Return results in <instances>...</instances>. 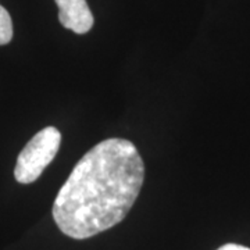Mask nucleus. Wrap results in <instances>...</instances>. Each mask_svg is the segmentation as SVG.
<instances>
[{
	"label": "nucleus",
	"instance_id": "obj_1",
	"mask_svg": "<svg viewBox=\"0 0 250 250\" xmlns=\"http://www.w3.org/2000/svg\"><path fill=\"white\" fill-rule=\"evenodd\" d=\"M145 181V164L135 145L111 138L81 159L54 199L59 229L74 239H88L124 220Z\"/></svg>",
	"mask_w": 250,
	"mask_h": 250
},
{
	"label": "nucleus",
	"instance_id": "obj_2",
	"mask_svg": "<svg viewBox=\"0 0 250 250\" xmlns=\"http://www.w3.org/2000/svg\"><path fill=\"white\" fill-rule=\"evenodd\" d=\"M62 134L57 128L47 126L27 143L18 154L14 177L20 184H32L42 175L46 167L53 161L60 149Z\"/></svg>",
	"mask_w": 250,
	"mask_h": 250
},
{
	"label": "nucleus",
	"instance_id": "obj_3",
	"mask_svg": "<svg viewBox=\"0 0 250 250\" xmlns=\"http://www.w3.org/2000/svg\"><path fill=\"white\" fill-rule=\"evenodd\" d=\"M59 7V21L75 34H86L93 27V14L86 0H54Z\"/></svg>",
	"mask_w": 250,
	"mask_h": 250
},
{
	"label": "nucleus",
	"instance_id": "obj_4",
	"mask_svg": "<svg viewBox=\"0 0 250 250\" xmlns=\"http://www.w3.org/2000/svg\"><path fill=\"white\" fill-rule=\"evenodd\" d=\"M13 39V21L9 11L0 6V46L7 45Z\"/></svg>",
	"mask_w": 250,
	"mask_h": 250
},
{
	"label": "nucleus",
	"instance_id": "obj_5",
	"mask_svg": "<svg viewBox=\"0 0 250 250\" xmlns=\"http://www.w3.org/2000/svg\"><path fill=\"white\" fill-rule=\"evenodd\" d=\"M217 250H250L249 248H245L241 245H235V243H228V245H224L220 249Z\"/></svg>",
	"mask_w": 250,
	"mask_h": 250
}]
</instances>
